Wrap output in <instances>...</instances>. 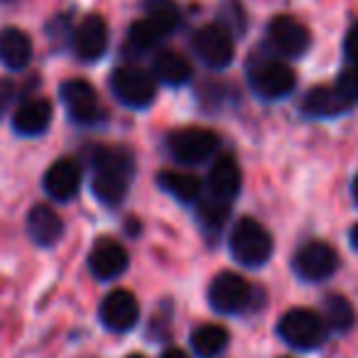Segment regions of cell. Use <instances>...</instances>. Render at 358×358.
Listing matches in <instances>:
<instances>
[{
	"label": "cell",
	"mask_w": 358,
	"mask_h": 358,
	"mask_svg": "<svg viewBox=\"0 0 358 358\" xmlns=\"http://www.w3.org/2000/svg\"><path fill=\"white\" fill-rule=\"evenodd\" d=\"M135 172L133 155L123 148L101 150L96 157V174H94V194L101 204L118 206L125 199L130 187V179Z\"/></svg>",
	"instance_id": "6da1fadb"
},
{
	"label": "cell",
	"mask_w": 358,
	"mask_h": 358,
	"mask_svg": "<svg viewBox=\"0 0 358 358\" xmlns=\"http://www.w3.org/2000/svg\"><path fill=\"white\" fill-rule=\"evenodd\" d=\"M231 253L238 263L258 268L273 255V238L255 219H241L231 231Z\"/></svg>",
	"instance_id": "7a4b0ae2"
},
{
	"label": "cell",
	"mask_w": 358,
	"mask_h": 358,
	"mask_svg": "<svg viewBox=\"0 0 358 358\" xmlns=\"http://www.w3.org/2000/svg\"><path fill=\"white\" fill-rule=\"evenodd\" d=\"M278 334L285 343L299 351L317 348L327 338V324L312 309H289L278 324Z\"/></svg>",
	"instance_id": "3957f363"
},
{
	"label": "cell",
	"mask_w": 358,
	"mask_h": 358,
	"mask_svg": "<svg viewBox=\"0 0 358 358\" xmlns=\"http://www.w3.org/2000/svg\"><path fill=\"white\" fill-rule=\"evenodd\" d=\"M110 91L120 103L130 108H145L152 103L157 84L155 76L140 66H120L110 74Z\"/></svg>",
	"instance_id": "277c9868"
},
{
	"label": "cell",
	"mask_w": 358,
	"mask_h": 358,
	"mask_svg": "<svg viewBox=\"0 0 358 358\" xmlns=\"http://www.w3.org/2000/svg\"><path fill=\"white\" fill-rule=\"evenodd\" d=\"M167 148L174 159L185 164H201L216 152L219 135L206 128H179L169 133Z\"/></svg>",
	"instance_id": "5b68a950"
},
{
	"label": "cell",
	"mask_w": 358,
	"mask_h": 358,
	"mask_svg": "<svg viewBox=\"0 0 358 358\" xmlns=\"http://www.w3.org/2000/svg\"><path fill=\"white\" fill-rule=\"evenodd\" d=\"M250 86L258 96L263 99H282V96L292 94L297 76H294L292 66L285 64L280 59H260L250 64Z\"/></svg>",
	"instance_id": "8992f818"
},
{
	"label": "cell",
	"mask_w": 358,
	"mask_h": 358,
	"mask_svg": "<svg viewBox=\"0 0 358 358\" xmlns=\"http://www.w3.org/2000/svg\"><path fill=\"white\" fill-rule=\"evenodd\" d=\"M192 47H194L196 57L214 69L229 66L234 62V37L224 22H209V25L199 27L192 37Z\"/></svg>",
	"instance_id": "52a82bcc"
},
{
	"label": "cell",
	"mask_w": 358,
	"mask_h": 358,
	"mask_svg": "<svg viewBox=\"0 0 358 358\" xmlns=\"http://www.w3.org/2000/svg\"><path fill=\"white\" fill-rule=\"evenodd\" d=\"M338 268V253L324 241H309L294 253V270L299 278L309 282H319L334 275Z\"/></svg>",
	"instance_id": "ba28073f"
},
{
	"label": "cell",
	"mask_w": 358,
	"mask_h": 358,
	"mask_svg": "<svg viewBox=\"0 0 358 358\" xmlns=\"http://www.w3.org/2000/svg\"><path fill=\"white\" fill-rule=\"evenodd\" d=\"M209 302L221 314H238L250 302V285L236 273H221L209 287Z\"/></svg>",
	"instance_id": "9c48e42d"
},
{
	"label": "cell",
	"mask_w": 358,
	"mask_h": 358,
	"mask_svg": "<svg viewBox=\"0 0 358 358\" xmlns=\"http://www.w3.org/2000/svg\"><path fill=\"white\" fill-rule=\"evenodd\" d=\"M268 45L282 57H299L309 47V30L289 15H278L268 25Z\"/></svg>",
	"instance_id": "30bf717a"
},
{
	"label": "cell",
	"mask_w": 358,
	"mask_h": 358,
	"mask_svg": "<svg viewBox=\"0 0 358 358\" xmlns=\"http://www.w3.org/2000/svg\"><path fill=\"white\" fill-rule=\"evenodd\" d=\"M99 314L106 329L123 334L138 324L140 304H138V299L133 297V292H128V289H113L110 294H106Z\"/></svg>",
	"instance_id": "8fae6325"
},
{
	"label": "cell",
	"mask_w": 358,
	"mask_h": 358,
	"mask_svg": "<svg viewBox=\"0 0 358 358\" xmlns=\"http://www.w3.org/2000/svg\"><path fill=\"white\" fill-rule=\"evenodd\" d=\"M59 96L64 108L76 123H94L99 118V96L96 89L84 79H69L62 84Z\"/></svg>",
	"instance_id": "7c38bea8"
},
{
	"label": "cell",
	"mask_w": 358,
	"mask_h": 358,
	"mask_svg": "<svg viewBox=\"0 0 358 358\" xmlns=\"http://www.w3.org/2000/svg\"><path fill=\"white\" fill-rule=\"evenodd\" d=\"M108 50V25L101 15H89L74 32V52L81 62H96Z\"/></svg>",
	"instance_id": "4fadbf2b"
},
{
	"label": "cell",
	"mask_w": 358,
	"mask_h": 358,
	"mask_svg": "<svg viewBox=\"0 0 358 358\" xmlns=\"http://www.w3.org/2000/svg\"><path fill=\"white\" fill-rule=\"evenodd\" d=\"M128 268V253L125 248L113 238H101L89 253V270L99 280H113L120 278Z\"/></svg>",
	"instance_id": "5bb4252c"
},
{
	"label": "cell",
	"mask_w": 358,
	"mask_h": 358,
	"mask_svg": "<svg viewBox=\"0 0 358 358\" xmlns=\"http://www.w3.org/2000/svg\"><path fill=\"white\" fill-rule=\"evenodd\" d=\"M351 101L341 94L338 86H317L307 91L302 99V113L312 118H331V115L346 113Z\"/></svg>",
	"instance_id": "9a60e30c"
},
{
	"label": "cell",
	"mask_w": 358,
	"mask_h": 358,
	"mask_svg": "<svg viewBox=\"0 0 358 358\" xmlns=\"http://www.w3.org/2000/svg\"><path fill=\"white\" fill-rule=\"evenodd\" d=\"M81 169L74 159H57L45 174V192L57 201H69L79 192Z\"/></svg>",
	"instance_id": "2e32d148"
},
{
	"label": "cell",
	"mask_w": 358,
	"mask_h": 358,
	"mask_svg": "<svg viewBox=\"0 0 358 358\" xmlns=\"http://www.w3.org/2000/svg\"><path fill=\"white\" fill-rule=\"evenodd\" d=\"M241 192V169L234 157H219L206 177V194L214 199L229 201Z\"/></svg>",
	"instance_id": "e0dca14e"
},
{
	"label": "cell",
	"mask_w": 358,
	"mask_h": 358,
	"mask_svg": "<svg viewBox=\"0 0 358 358\" xmlns=\"http://www.w3.org/2000/svg\"><path fill=\"white\" fill-rule=\"evenodd\" d=\"M27 234H30L32 243L47 248V245H55L62 238L64 221H62V216L55 209L40 204L27 214Z\"/></svg>",
	"instance_id": "ac0fdd59"
},
{
	"label": "cell",
	"mask_w": 358,
	"mask_h": 358,
	"mask_svg": "<svg viewBox=\"0 0 358 358\" xmlns=\"http://www.w3.org/2000/svg\"><path fill=\"white\" fill-rule=\"evenodd\" d=\"M52 103L47 99H30L15 110L13 118V128L20 135H40L50 128L52 123Z\"/></svg>",
	"instance_id": "d6986e66"
},
{
	"label": "cell",
	"mask_w": 358,
	"mask_h": 358,
	"mask_svg": "<svg viewBox=\"0 0 358 358\" xmlns=\"http://www.w3.org/2000/svg\"><path fill=\"white\" fill-rule=\"evenodd\" d=\"M32 59V42L27 32L17 27H6L0 32V62L8 69H25Z\"/></svg>",
	"instance_id": "ffe728a7"
},
{
	"label": "cell",
	"mask_w": 358,
	"mask_h": 358,
	"mask_svg": "<svg viewBox=\"0 0 358 358\" xmlns=\"http://www.w3.org/2000/svg\"><path fill=\"white\" fill-rule=\"evenodd\" d=\"M152 76L159 81V84L167 86H182L192 79V64L179 55V52L164 50L155 57L152 64Z\"/></svg>",
	"instance_id": "44dd1931"
},
{
	"label": "cell",
	"mask_w": 358,
	"mask_h": 358,
	"mask_svg": "<svg viewBox=\"0 0 358 358\" xmlns=\"http://www.w3.org/2000/svg\"><path fill=\"white\" fill-rule=\"evenodd\" d=\"M157 185L162 187L167 194H172L174 199L185 201V204H192V201L201 199L204 194V185L201 179L194 177V174H185V172H159L157 174Z\"/></svg>",
	"instance_id": "7402d4cb"
},
{
	"label": "cell",
	"mask_w": 358,
	"mask_h": 358,
	"mask_svg": "<svg viewBox=\"0 0 358 358\" xmlns=\"http://www.w3.org/2000/svg\"><path fill=\"white\" fill-rule=\"evenodd\" d=\"M226 346H229V331L219 324H204L192 334V348L201 358L219 356V353H224Z\"/></svg>",
	"instance_id": "603a6c76"
},
{
	"label": "cell",
	"mask_w": 358,
	"mask_h": 358,
	"mask_svg": "<svg viewBox=\"0 0 358 358\" xmlns=\"http://www.w3.org/2000/svg\"><path fill=\"white\" fill-rule=\"evenodd\" d=\"M143 10H145V20H148L155 30L162 32V35H169V32L177 30L179 17H182L179 6L174 0H145Z\"/></svg>",
	"instance_id": "cb8c5ba5"
},
{
	"label": "cell",
	"mask_w": 358,
	"mask_h": 358,
	"mask_svg": "<svg viewBox=\"0 0 358 358\" xmlns=\"http://www.w3.org/2000/svg\"><path fill=\"white\" fill-rule=\"evenodd\" d=\"M324 324L336 331H348L356 322V312H353L351 302L343 294H329L324 299Z\"/></svg>",
	"instance_id": "d4e9b609"
},
{
	"label": "cell",
	"mask_w": 358,
	"mask_h": 358,
	"mask_svg": "<svg viewBox=\"0 0 358 358\" xmlns=\"http://www.w3.org/2000/svg\"><path fill=\"white\" fill-rule=\"evenodd\" d=\"M159 37H162V32L155 30L148 20H138L128 30V45H125V47H128L130 55L140 57V55H145V52L155 50V47H157V42H159Z\"/></svg>",
	"instance_id": "484cf974"
},
{
	"label": "cell",
	"mask_w": 358,
	"mask_h": 358,
	"mask_svg": "<svg viewBox=\"0 0 358 358\" xmlns=\"http://www.w3.org/2000/svg\"><path fill=\"white\" fill-rule=\"evenodd\" d=\"M229 201L214 199V196L204 194V199H199V219L204 226H211V229H219L224 226V221L229 219Z\"/></svg>",
	"instance_id": "4316f807"
},
{
	"label": "cell",
	"mask_w": 358,
	"mask_h": 358,
	"mask_svg": "<svg viewBox=\"0 0 358 358\" xmlns=\"http://www.w3.org/2000/svg\"><path fill=\"white\" fill-rule=\"evenodd\" d=\"M338 89H341V94L346 96L348 101H358V64H351L348 69L341 71V76H338Z\"/></svg>",
	"instance_id": "83f0119b"
},
{
	"label": "cell",
	"mask_w": 358,
	"mask_h": 358,
	"mask_svg": "<svg viewBox=\"0 0 358 358\" xmlns=\"http://www.w3.org/2000/svg\"><path fill=\"white\" fill-rule=\"evenodd\" d=\"M13 101H15V84L10 79H0V118L8 113Z\"/></svg>",
	"instance_id": "f1b7e54d"
},
{
	"label": "cell",
	"mask_w": 358,
	"mask_h": 358,
	"mask_svg": "<svg viewBox=\"0 0 358 358\" xmlns=\"http://www.w3.org/2000/svg\"><path fill=\"white\" fill-rule=\"evenodd\" d=\"M343 52H346V59L351 64H358V22L348 30L346 40H343Z\"/></svg>",
	"instance_id": "f546056e"
},
{
	"label": "cell",
	"mask_w": 358,
	"mask_h": 358,
	"mask_svg": "<svg viewBox=\"0 0 358 358\" xmlns=\"http://www.w3.org/2000/svg\"><path fill=\"white\" fill-rule=\"evenodd\" d=\"M162 358H189V356H187L182 348H167V351L162 353Z\"/></svg>",
	"instance_id": "4dcf8cb0"
},
{
	"label": "cell",
	"mask_w": 358,
	"mask_h": 358,
	"mask_svg": "<svg viewBox=\"0 0 358 358\" xmlns=\"http://www.w3.org/2000/svg\"><path fill=\"white\" fill-rule=\"evenodd\" d=\"M351 245H353V248L358 250V224H356V226H353V229H351Z\"/></svg>",
	"instance_id": "1f68e13d"
},
{
	"label": "cell",
	"mask_w": 358,
	"mask_h": 358,
	"mask_svg": "<svg viewBox=\"0 0 358 358\" xmlns=\"http://www.w3.org/2000/svg\"><path fill=\"white\" fill-rule=\"evenodd\" d=\"M353 199H356V204H358V174H356V179H353Z\"/></svg>",
	"instance_id": "d6a6232c"
},
{
	"label": "cell",
	"mask_w": 358,
	"mask_h": 358,
	"mask_svg": "<svg viewBox=\"0 0 358 358\" xmlns=\"http://www.w3.org/2000/svg\"><path fill=\"white\" fill-rule=\"evenodd\" d=\"M128 358H145V356H140V353H130Z\"/></svg>",
	"instance_id": "836d02e7"
}]
</instances>
